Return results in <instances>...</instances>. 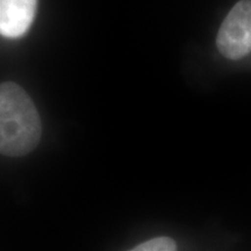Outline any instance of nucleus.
<instances>
[{
  "label": "nucleus",
  "instance_id": "nucleus-4",
  "mask_svg": "<svg viewBox=\"0 0 251 251\" xmlns=\"http://www.w3.org/2000/svg\"><path fill=\"white\" fill-rule=\"evenodd\" d=\"M128 251H177V244L170 237H156Z\"/></svg>",
  "mask_w": 251,
  "mask_h": 251
},
{
  "label": "nucleus",
  "instance_id": "nucleus-2",
  "mask_svg": "<svg viewBox=\"0 0 251 251\" xmlns=\"http://www.w3.org/2000/svg\"><path fill=\"white\" fill-rule=\"evenodd\" d=\"M216 47L233 61L251 51V0H241L231 8L219 29Z\"/></svg>",
  "mask_w": 251,
  "mask_h": 251
},
{
  "label": "nucleus",
  "instance_id": "nucleus-1",
  "mask_svg": "<svg viewBox=\"0 0 251 251\" xmlns=\"http://www.w3.org/2000/svg\"><path fill=\"white\" fill-rule=\"evenodd\" d=\"M42 124L33 100L13 81L0 86V150L9 157L26 156L36 148Z\"/></svg>",
  "mask_w": 251,
  "mask_h": 251
},
{
  "label": "nucleus",
  "instance_id": "nucleus-3",
  "mask_svg": "<svg viewBox=\"0 0 251 251\" xmlns=\"http://www.w3.org/2000/svg\"><path fill=\"white\" fill-rule=\"evenodd\" d=\"M37 0H0V33L7 39L24 36L35 19Z\"/></svg>",
  "mask_w": 251,
  "mask_h": 251
}]
</instances>
